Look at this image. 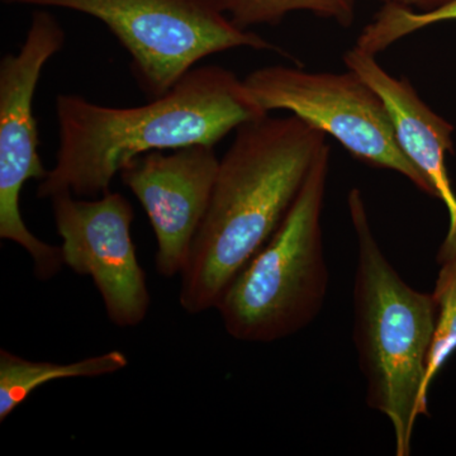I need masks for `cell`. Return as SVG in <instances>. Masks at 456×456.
Segmentation results:
<instances>
[{"label":"cell","instance_id":"cell-13","mask_svg":"<svg viewBox=\"0 0 456 456\" xmlns=\"http://www.w3.org/2000/svg\"><path fill=\"white\" fill-rule=\"evenodd\" d=\"M235 25L248 27L278 25L294 12L335 20L341 27L355 22L358 0H218Z\"/></svg>","mask_w":456,"mask_h":456},{"label":"cell","instance_id":"cell-4","mask_svg":"<svg viewBox=\"0 0 456 456\" xmlns=\"http://www.w3.org/2000/svg\"><path fill=\"white\" fill-rule=\"evenodd\" d=\"M330 156L326 145L287 217L221 297L216 310L236 340H283L305 329L322 310L329 272L321 220Z\"/></svg>","mask_w":456,"mask_h":456},{"label":"cell","instance_id":"cell-14","mask_svg":"<svg viewBox=\"0 0 456 456\" xmlns=\"http://www.w3.org/2000/svg\"><path fill=\"white\" fill-rule=\"evenodd\" d=\"M452 20H456V0L445 7L428 13L398 5L384 4L375 14L373 20L360 32L355 47L377 56L401 38L412 35L419 29Z\"/></svg>","mask_w":456,"mask_h":456},{"label":"cell","instance_id":"cell-12","mask_svg":"<svg viewBox=\"0 0 456 456\" xmlns=\"http://www.w3.org/2000/svg\"><path fill=\"white\" fill-rule=\"evenodd\" d=\"M437 261L440 264L439 277L434 294H431L436 305V326L426 370L428 388L456 351V222H450L448 235L441 245Z\"/></svg>","mask_w":456,"mask_h":456},{"label":"cell","instance_id":"cell-15","mask_svg":"<svg viewBox=\"0 0 456 456\" xmlns=\"http://www.w3.org/2000/svg\"><path fill=\"white\" fill-rule=\"evenodd\" d=\"M384 4L398 5L408 9H419L421 13L436 11V9L445 7L454 0H380Z\"/></svg>","mask_w":456,"mask_h":456},{"label":"cell","instance_id":"cell-2","mask_svg":"<svg viewBox=\"0 0 456 456\" xmlns=\"http://www.w3.org/2000/svg\"><path fill=\"white\" fill-rule=\"evenodd\" d=\"M235 132L180 274L179 303L189 314L217 307L231 281L287 217L327 145L323 132L293 114H268Z\"/></svg>","mask_w":456,"mask_h":456},{"label":"cell","instance_id":"cell-11","mask_svg":"<svg viewBox=\"0 0 456 456\" xmlns=\"http://www.w3.org/2000/svg\"><path fill=\"white\" fill-rule=\"evenodd\" d=\"M128 359L122 351L112 350L79 362L60 364L33 362L8 350H0V421L5 419L36 389L44 384L73 378H95L122 370Z\"/></svg>","mask_w":456,"mask_h":456},{"label":"cell","instance_id":"cell-9","mask_svg":"<svg viewBox=\"0 0 456 456\" xmlns=\"http://www.w3.org/2000/svg\"><path fill=\"white\" fill-rule=\"evenodd\" d=\"M218 167L215 146L194 145L141 155L119 173L149 217L158 244L156 272L165 278L182 274L187 264Z\"/></svg>","mask_w":456,"mask_h":456},{"label":"cell","instance_id":"cell-6","mask_svg":"<svg viewBox=\"0 0 456 456\" xmlns=\"http://www.w3.org/2000/svg\"><path fill=\"white\" fill-rule=\"evenodd\" d=\"M244 83L264 112L285 110L298 117L362 163L395 171L434 198L430 183L399 146L383 99L353 70L312 73L266 66L248 74Z\"/></svg>","mask_w":456,"mask_h":456},{"label":"cell","instance_id":"cell-5","mask_svg":"<svg viewBox=\"0 0 456 456\" xmlns=\"http://www.w3.org/2000/svg\"><path fill=\"white\" fill-rule=\"evenodd\" d=\"M77 12L101 20L130 53L147 98L161 97L196 68L224 51L281 50L235 25L218 0H3Z\"/></svg>","mask_w":456,"mask_h":456},{"label":"cell","instance_id":"cell-8","mask_svg":"<svg viewBox=\"0 0 456 456\" xmlns=\"http://www.w3.org/2000/svg\"><path fill=\"white\" fill-rule=\"evenodd\" d=\"M51 203L65 265L93 279L110 322L140 325L149 314L150 292L132 241L131 203L110 191L92 200L62 191Z\"/></svg>","mask_w":456,"mask_h":456},{"label":"cell","instance_id":"cell-7","mask_svg":"<svg viewBox=\"0 0 456 456\" xmlns=\"http://www.w3.org/2000/svg\"><path fill=\"white\" fill-rule=\"evenodd\" d=\"M65 31L46 11H36L17 53L0 61V239L31 255L38 281H50L64 265L61 246L33 235L20 213V191L28 180H42L37 121L33 99L42 70L65 45Z\"/></svg>","mask_w":456,"mask_h":456},{"label":"cell","instance_id":"cell-3","mask_svg":"<svg viewBox=\"0 0 456 456\" xmlns=\"http://www.w3.org/2000/svg\"><path fill=\"white\" fill-rule=\"evenodd\" d=\"M358 244L354 284V341L367 382V403L389 419L395 455L411 454L417 417L428 415L426 370L436 305L413 289L387 259L359 189L347 198Z\"/></svg>","mask_w":456,"mask_h":456},{"label":"cell","instance_id":"cell-1","mask_svg":"<svg viewBox=\"0 0 456 456\" xmlns=\"http://www.w3.org/2000/svg\"><path fill=\"white\" fill-rule=\"evenodd\" d=\"M59 147L38 198L62 191L101 197L134 159L152 151L215 146L246 122L268 116L244 80L220 66H200L161 97L137 107H110L77 94L55 103Z\"/></svg>","mask_w":456,"mask_h":456},{"label":"cell","instance_id":"cell-10","mask_svg":"<svg viewBox=\"0 0 456 456\" xmlns=\"http://www.w3.org/2000/svg\"><path fill=\"white\" fill-rule=\"evenodd\" d=\"M344 62L383 99L399 146L430 183L434 198L448 207L450 222H455L456 197L446 170V154L454 152V127L419 98L407 79L393 77L378 64L377 56L354 46L345 53Z\"/></svg>","mask_w":456,"mask_h":456}]
</instances>
